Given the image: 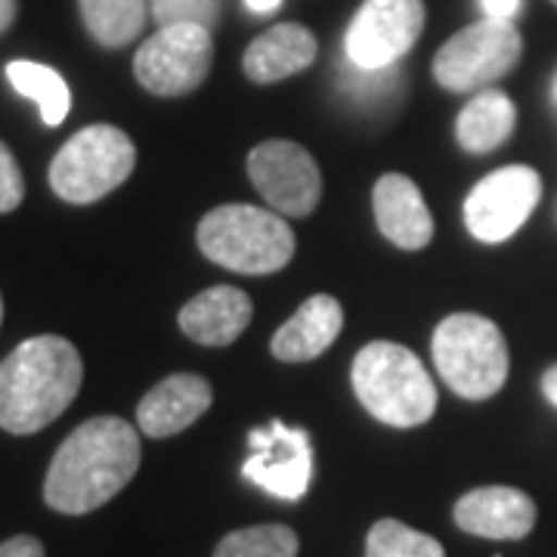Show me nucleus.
I'll use <instances>...</instances> for the list:
<instances>
[{"label":"nucleus","mask_w":557,"mask_h":557,"mask_svg":"<svg viewBox=\"0 0 557 557\" xmlns=\"http://www.w3.org/2000/svg\"><path fill=\"white\" fill-rule=\"evenodd\" d=\"M139 456V434L124 418H90L62 440L47 468L44 502L60 515H90L134 480Z\"/></svg>","instance_id":"obj_1"},{"label":"nucleus","mask_w":557,"mask_h":557,"mask_svg":"<svg viewBox=\"0 0 557 557\" xmlns=\"http://www.w3.org/2000/svg\"><path fill=\"white\" fill-rule=\"evenodd\" d=\"M81 381L84 362L72 341L60 335L22 341L0 362V428L16 437L38 434L75 403Z\"/></svg>","instance_id":"obj_2"},{"label":"nucleus","mask_w":557,"mask_h":557,"mask_svg":"<svg viewBox=\"0 0 557 557\" xmlns=\"http://www.w3.org/2000/svg\"><path fill=\"white\" fill-rule=\"evenodd\" d=\"M354 391L366 412L391 428H418L437 412V387L428 369L394 341H372L359 350Z\"/></svg>","instance_id":"obj_3"},{"label":"nucleus","mask_w":557,"mask_h":557,"mask_svg":"<svg viewBox=\"0 0 557 557\" xmlns=\"http://www.w3.org/2000/svg\"><path fill=\"white\" fill-rule=\"evenodd\" d=\"M201 255L242 276H267L295 258L288 223L255 205H220L208 211L196 233Z\"/></svg>","instance_id":"obj_4"},{"label":"nucleus","mask_w":557,"mask_h":557,"mask_svg":"<svg viewBox=\"0 0 557 557\" xmlns=\"http://www.w3.org/2000/svg\"><path fill=\"white\" fill-rule=\"evenodd\" d=\"M440 379L465 399H490L508 379V344L493 319L453 313L434 332Z\"/></svg>","instance_id":"obj_5"},{"label":"nucleus","mask_w":557,"mask_h":557,"mask_svg":"<svg viewBox=\"0 0 557 557\" xmlns=\"http://www.w3.org/2000/svg\"><path fill=\"white\" fill-rule=\"evenodd\" d=\"M137 149L112 124H90L62 146L50 161V186L69 205H90L115 193L134 174Z\"/></svg>","instance_id":"obj_6"},{"label":"nucleus","mask_w":557,"mask_h":557,"mask_svg":"<svg viewBox=\"0 0 557 557\" xmlns=\"http://www.w3.org/2000/svg\"><path fill=\"white\" fill-rule=\"evenodd\" d=\"M523 53L511 20H480L446 40L434 57V78L453 94H474L505 78Z\"/></svg>","instance_id":"obj_7"},{"label":"nucleus","mask_w":557,"mask_h":557,"mask_svg":"<svg viewBox=\"0 0 557 557\" xmlns=\"http://www.w3.org/2000/svg\"><path fill=\"white\" fill-rule=\"evenodd\" d=\"M214 62L211 28L201 25H164L134 57V75L156 97H183L193 94L208 78Z\"/></svg>","instance_id":"obj_8"},{"label":"nucleus","mask_w":557,"mask_h":557,"mask_svg":"<svg viewBox=\"0 0 557 557\" xmlns=\"http://www.w3.org/2000/svg\"><path fill=\"white\" fill-rule=\"evenodd\" d=\"M248 177L270 208L285 218H307L322 199V174L313 156L292 139H267L248 156Z\"/></svg>","instance_id":"obj_9"},{"label":"nucleus","mask_w":557,"mask_h":557,"mask_svg":"<svg viewBox=\"0 0 557 557\" xmlns=\"http://www.w3.org/2000/svg\"><path fill=\"white\" fill-rule=\"evenodd\" d=\"M424 28V0H366L347 28V62L359 69H391Z\"/></svg>","instance_id":"obj_10"},{"label":"nucleus","mask_w":557,"mask_h":557,"mask_svg":"<svg viewBox=\"0 0 557 557\" xmlns=\"http://www.w3.org/2000/svg\"><path fill=\"white\" fill-rule=\"evenodd\" d=\"M248 446L251 456L242 465L245 480L282 502H300L307 496L313 478V446L307 431L273 418L267 428H255L248 434Z\"/></svg>","instance_id":"obj_11"},{"label":"nucleus","mask_w":557,"mask_h":557,"mask_svg":"<svg viewBox=\"0 0 557 557\" xmlns=\"http://www.w3.org/2000/svg\"><path fill=\"white\" fill-rule=\"evenodd\" d=\"M542 196V180L533 168L511 164L483 177L465 201V223L480 242L511 239L530 220Z\"/></svg>","instance_id":"obj_12"},{"label":"nucleus","mask_w":557,"mask_h":557,"mask_svg":"<svg viewBox=\"0 0 557 557\" xmlns=\"http://www.w3.org/2000/svg\"><path fill=\"white\" fill-rule=\"evenodd\" d=\"M456 523L480 539H523L536 527V505L515 486H480L456 502Z\"/></svg>","instance_id":"obj_13"},{"label":"nucleus","mask_w":557,"mask_h":557,"mask_svg":"<svg viewBox=\"0 0 557 557\" xmlns=\"http://www.w3.org/2000/svg\"><path fill=\"white\" fill-rule=\"evenodd\" d=\"M211 384L201 375H171L139 399L137 421L146 437H174L211 409Z\"/></svg>","instance_id":"obj_14"},{"label":"nucleus","mask_w":557,"mask_h":557,"mask_svg":"<svg viewBox=\"0 0 557 557\" xmlns=\"http://www.w3.org/2000/svg\"><path fill=\"white\" fill-rule=\"evenodd\" d=\"M381 236L403 251H421L434 239V220L421 199L418 186L403 174H384L372 193Z\"/></svg>","instance_id":"obj_15"},{"label":"nucleus","mask_w":557,"mask_h":557,"mask_svg":"<svg viewBox=\"0 0 557 557\" xmlns=\"http://www.w3.org/2000/svg\"><path fill=\"white\" fill-rule=\"evenodd\" d=\"M251 298L233 285H214L201 292L180 310L183 335L205 344V347H226L248 329L251 322Z\"/></svg>","instance_id":"obj_16"},{"label":"nucleus","mask_w":557,"mask_h":557,"mask_svg":"<svg viewBox=\"0 0 557 557\" xmlns=\"http://www.w3.org/2000/svg\"><path fill=\"white\" fill-rule=\"evenodd\" d=\"M319 44L310 28L282 22L276 28L263 32L251 47L245 50L242 69L255 84H276V81L292 78L304 69H310L317 60Z\"/></svg>","instance_id":"obj_17"},{"label":"nucleus","mask_w":557,"mask_h":557,"mask_svg":"<svg viewBox=\"0 0 557 557\" xmlns=\"http://www.w3.org/2000/svg\"><path fill=\"white\" fill-rule=\"evenodd\" d=\"M344 325V310L332 295H313L298 307V313L288 319L270 341L273 357L282 362H310L325 354Z\"/></svg>","instance_id":"obj_18"},{"label":"nucleus","mask_w":557,"mask_h":557,"mask_svg":"<svg viewBox=\"0 0 557 557\" xmlns=\"http://www.w3.org/2000/svg\"><path fill=\"white\" fill-rule=\"evenodd\" d=\"M515 121H518L515 102L508 100L502 90H480V94H474V100L461 109L456 121L458 146L465 152L486 156L511 137Z\"/></svg>","instance_id":"obj_19"},{"label":"nucleus","mask_w":557,"mask_h":557,"mask_svg":"<svg viewBox=\"0 0 557 557\" xmlns=\"http://www.w3.org/2000/svg\"><path fill=\"white\" fill-rule=\"evenodd\" d=\"M87 35L100 47L119 50L139 38L149 20V0H78Z\"/></svg>","instance_id":"obj_20"},{"label":"nucleus","mask_w":557,"mask_h":557,"mask_svg":"<svg viewBox=\"0 0 557 557\" xmlns=\"http://www.w3.org/2000/svg\"><path fill=\"white\" fill-rule=\"evenodd\" d=\"M7 81L20 90L22 97L38 102L40 121L47 127H60L62 121L69 119L72 94L57 69L32 60H13L7 65Z\"/></svg>","instance_id":"obj_21"},{"label":"nucleus","mask_w":557,"mask_h":557,"mask_svg":"<svg viewBox=\"0 0 557 557\" xmlns=\"http://www.w3.org/2000/svg\"><path fill=\"white\" fill-rule=\"evenodd\" d=\"M298 533L282 523L236 530L220 539L214 557H298Z\"/></svg>","instance_id":"obj_22"},{"label":"nucleus","mask_w":557,"mask_h":557,"mask_svg":"<svg viewBox=\"0 0 557 557\" xmlns=\"http://www.w3.org/2000/svg\"><path fill=\"white\" fill-rule=\"evenodd\" d=\"M366 557H446V552L434 536L387 518L369 530Z\"/></svg>","instance_id":"obj_23"},{"label":"nucleus","mask_w":557,"mask_h":557,"mask_svg":"<svg viewBox=\"0 0 557 557\" xmlns=\"http://www.w3.org/2000/svg\"><path fill=\"white\" fill-rule=\"evenodd\" d=\"M152 20L164 25H201V28H214L220 22V0H149Z\"/></svg>","instance_id":"obj_24"},{"label":"nucleus","mask_w":557,"mask_h":557,"mask_svg":"<svg viewBox=\"0 0 557 557\" xmlns=\"http://www.w3.org/2000/svg\"><path fill=\"white\" fill-rule=\"evenodd\" d=\"M344 87L347 94H354L359 102H381L387 100L397 90V69H359V65H347L344 75Z\"/></svg>","instance_id":"obj_25"},{"label":"nucleus","mask_w":557,"mask_h":557,"mask_svg":"<svg viewBox=\"0 0 557 557\" xmlns=\"http://www.w3.org/2000/svg\"><path fill=\"white\" fill-rule=\"evenodd\" d=\"M25 199V180L10 146L0 143V214H10L16 211Z\"/></svg>","instance_id":"obj_26"},{"label":"nucleus","mask_w":557,"mask_h":557,"mask_svg":"<svg viewBox=\"0 0 557 557\" xmlns=\"http://www.w3.org/2000/svg\"><path fill=\"white\" fill-rule=\"evenodd\" d=\"M0 557H47V552H44L40 539L13 536L0 545Z\"/></svg>","instance_id":"obj_27"},{"label":"nucleus","mask_w":557,"mask_h":557,"mask_svg":"<svg viewBox=\"0 0 557 557\" xmlns=\"http://www.w3.org/2000/svg\"><path fill=\"white\" fill-rule=\"evenodd\" d=\"M480 7L490 20H515L523 0H480Z\"/></svg>","instance_id":"obj_28"},{"label":"nucleus","mask_w":557,"mask_h":557,"mask_svg":"<svg viewBox=\"0 0 557 557\" xmlns=\"http://www.w3.org/2000/svg\"><path fill=\"white\" fill-rule=\"evenodd\" d=\"M16 13H20V0H0V35L16 22Z\"/></svg>","instance_id":"obj_29"},{"label":"nucleus","mask_w":557,"mask_h":557,"mask_svg":"<svg viewBox=\"0 0 557 557\" xmlns=\"http://www.w3.org/2000/svg\"><path fill=\"white\" fill-rule=\"evenodd\" d=\"M542 391H545L548 403L557 406V366H552V369L545 372V379H542Z\"/></svg>","instance_id":"obj_30"},{"label":"nucleus","mask_w":557,"mask_h":557,"mask_svg":"<svg viewBox=\"0 0 557 557\" xmlns=\"http://www.w3.org/2000/svg\"><path fill=\"white\" fill-rule=\"evenodd\" d=\"M245 3H248L255 13H270V10H276L282 0H245Z\"/></svg>","instance_id":"obj_31"},{"label":"nucleus","mask_w":557,"mask_h":557,"mask_svg":"<svg viewBox=\"0 0 557 557\" xmlns=\"http://www.w3.org/2000/svg\"><path fill=\"white\" fill-rule=\"evenodd\" d=\"M0 325H3V298H0Z\"/></svg>","instance_id":"obj_32"},{"label":"nucleus","mask_w":557,"mask_h":557,"mask_svg":"<svg viewBox=\"0 0 557 557\" xmlns=\"http://www.w3.org/2000/svg\"><path fill=\"white\" fill-rule=\"evenodd\" d=\"M552 3H555V7H557V0H552Z\"/></svg>","instance_id":"obj_33"}]
</instances>
